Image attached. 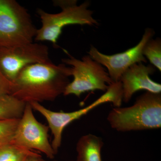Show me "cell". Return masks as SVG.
Segmentation results:
<instances>
[{
    "instance_id": "cell-2",
    "label": "cell",
    "mask_w": 161,
    "mask_h": 161,
    "mask_svg": "<svg viewBox=\"0 0 161 161\" xmlns=\"http://www.w3.org/2000/svg\"><path fill=\"white\" fill-rule=\"evenodd\" d=\"M107 119L119 132L153 130L161 127V94L150 92L139 96L133 105L115 108Z\"/></svg>"
},
{
    "instance_id": "cell-8",
    "label": "cell",
    "mask_w": 161,
    "mask_h": 161,
    "mask_svg": "<svg viewBox=\"0 0 161 161\" xmlns=\"http://www.w3.org/2000/svg\"><path fill=\"white\" fill-rule=\"evenodd\" d=\"M49 127L38 121L30 103H26L12 143L27 150H38L53 159L56 154L48 137Z\"/></svg>"
},
{
    "instance_id": "cell-9",
    "label": "cell",
    "mask_w": 161,
    "mask_h": 161,
    "mask_svg": "<svg viewBox=\"0 0 161 161\" xmlns=\"http://www.w3.org/2000/svg\"><path fill=\"white\" fill-rule=\"evenodd\" d=\"M154 34L153 30L147 28L139 43L125 51L115 54L106 55L92 45L88 55L93 60L106 68L113 82H118L123 74L130 66L135 64L147 63V59L143 54V49L147 41L153 37Z\"/></svg>"
},
{
    "instance_id": "cell-18",
    "label": "cell",
    "mask_w": 161,
    "mask_h": 161,
    "mask_svg": "<svg viewBox=\"0 0 161 161\" xmlns=\"http://www.w3.org/2000/svg\"><path fill=\"white\" fill-rule=\"evenodd\" d=\"M39 161H47L46 160H44L43 159L41 158H40V159H39Z\"/></svg>"
},
{
    "instance_id": "cell-17",
    "label": "cell",
    "mask_w": 161,
    "mask_h": 161,
    "mask_svg": "<svg viewBox=\"0 0 161 161\" xmlns=\"http://www.w3.org/2000/svg\"><path fill=\"white\" fill-rule=\"evenodd\" d=\"M40 158L41 156L34 151L28 157L26 161H39Z\"/></svg>"
},
{
    "instance_id": "cell-11",
    "label": "cell",
    "mask_w": 161,
    "mask_h": 161,
    "mask_svg": "<svg viewBox=\"0 0 161 161\" xmlns=\"http://www.w3.org/2000/svg\"><path fill=\"white\" fill-rule=\"evenodd\" d=\"M103 143L102 138L92 134L81 136L76 146V161H102L101 151Z\"/></svg>"
},
{
    "instance_id": "cell-10",
    "label": "cell",
    "mask_w": 161,
    "mask_h": 161,
    "mask_svg": "<svg viewBox=\"0 0 161 161\" xmlns=\"http://www.w3.org/2000/svg\"><path fill=\"white\" fill-rule=\"evenodd\" d=\"M155 70L152 64L145 65L143 63H138L133 64L124 72L119 80L122 86L124 102H129L134 94L140 90L155 94L161 93L160 84L150 78Z\"/></svg>"
},
{
    "instance_id": "cell-16",
    "label": "cell",
    "mask_w": 161,
    "mask_h": 161,
    "mask_svg": "<svg viewBox=\"0 0 161 161\" xmlns=\"http://www.w3.org/2000/svg\"><path fill=\"white\" fill-rule=\"evenodd\" d=\"M13 83L5 77L0 71V98L11 95Z\"/></svg>"
},
{
    "instance_id": "cell-6",
    "label": "cell",
    "mask_w": 161,
    "mask_h": 161,
    "mask_svg": "<svg viewBox=\"0 0 161 161\" xmlns=\"http://www.w3.org/2000/svg\"><path fill=\"white\" fill-rule=\"evenodd\" d=\"M121 101L120 92L116 87L111 86L108 87L104 94L94 102L85 108L74 112H53L46 108L39 103L33 102L30 104L33 109L39 112L47 121L48 126L53 135L52 148L56 154L61 146L64 130L68 125L102 104L112 103L114 107H116L120 104Z\"/></svg>"
},
{
    "instance_id": "cell-5",
    "label": "cell",
    "mask_w": 161,
    "mask_h": 161,
    "mask_svg": "<svg viewBox=\"0 0 161 161\" xmlns=\"http://www.w3.org/2000/svg\"><path fill=\"white\" fill-rule=\"evenodd\" d=\"M69 58L61 60L62 63L72 68L74 80L66 87L63 95H75L77 97L90 91L100 90L105 92L109 86L114 83L105 68L85 55L81 60L73 57L64 50Z\"/></svg>"
},
{
    "instance_id": "cell-1",
    "label": "cell",
    "mask_w": 161,
    "mask_h": 161,
    "mask_svg": "<svg viewBox=\"0 0 161 161\" xmlns=\"http://www.w3.org/2000/svg\"><path fill=\"white\" fill-rule=\"evenodd\" d=\"M72 72V68L63 63L28 65L12 82L11 95L26 103L54 100L63 95Z\"/></svg>"
},
{
    "instance_id": "cell-14",
    "label": "cell",
    "mask_w": 161,
    "mask_h": 161,
    "mask_svg": "<svg viewBox=\"0 0 161 161\" xmlns=\"http://www.w3.org/2000/svg\"><path fill=\"white\" fill-rule=\"evenodd\" d=\"M143 54L153 66L161 71V40L157 38L150 39L145 44Z\"/></svg>"
},
{
    "instance_id": "cell-4",
    "label": "cell",
    "mask_w": 161,
    "mask_h": 161,
    "mask_svg": "<svg viewBox=\"0 0 161 161\" xmlns=\"http://www.w3.org/2000/svg\"><path fill=\"white\" fill-rule=\"evenodd\" d=\"M37 30L25 7L15 0H0V47L32 43Z\"/></svg>"
},
{
    "instance_id": "cell-12",
    "label": "cell",
    "mask_w": 161,
    "mask_h": 161,
    "mask_svg": "<svg viewBox=\"0 0 161 161\" xmlns=\"http://www.w3.org/2000/svg\"><path fill=\"white\" fill-rule=\"evenodd\" d=\"M26 105L11 95L0 98V120L21 118Z\"/></svg>"
},
{
    "instance_id": "cell-3",
    "label": "cell",
    "mask_w": 161,
    "mask_h": 161,
    "mask_svg": "<svg viewBox=\"0 0 161 161\" xmlns=\"http://www.w3.org/2000/svg\"><path fill=\"white\" fill-rule=\"evenodd\" d=\"M55 6L61 9L60 12L51 14L38 9L37 13L42 26L37 30L35 40L48 41L56 45L64 27L70 25L98 26V23L93 17V12L89 9V2L78 5L77 0H58Z\"/></svg>"
},
{
    "instance_id": "cell-15",
    "label": "cell",
    "mask_w": 161,
    "mask_h": 161,
    "mask_svg": "<svg viewBox=\"0 0 161 161\" xmlns=\"http://www.w3.org/2000/svg\"><path fill=\"white\" fill-rule=\"evenodd\" d=\"M19 119L0 120V147L12 143Z\"/></svg>"
},
{
    "instance_id": "cell-13",
    "label": "cell",
    "mask_w": 161,
    "mask_h": 161,
    "mask_svg": "<svg viewBox=\"0 0 161 161\" xmlns=\"http://www.w3.org/2000/svg\"><path fill=\"white\" fill-rule=\"evenodd\" d=\"M33 151L11 143L0 147V161H26Z\"/></svg>"
},
{
    "instance_id": "cell-7",
    "label": "cell",
    "mask_w": 161,
    "mask_h": 161,
    "mask_svg": "<svg viewBox=\"0 0 161 161\" xmlns=\"http://www.w3.org/2000/svg\"><path fill=\"white\" fill-rule=\"evenodd\" d=\"M51 61L48 47L42 43L0 47V71L12 83L26 66Z\"/></svg>"
}]
</instances>
